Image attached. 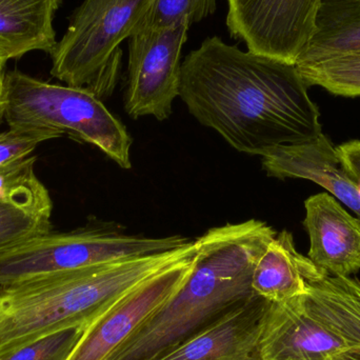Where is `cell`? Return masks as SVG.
<instances>
[{
    "label": "cell",
    "mask_w": 360,
    "mask_h": 360,
    "mask_svg": "<svg viewBox=\"0 0 360 360\" xmlns=\"http://www.w3.org/2000/svg\"><path fill=\"white\" fill-rule=\"evenodd\" d=\"M276 231L250 219L210 229L195 241L192 272L110 360H152L254 295V266Z\"/></svg>",
    "instance_id": "7a4b0ae2"
},
{
    "label": "cell",
    "mask_w": 360,
    "mask_h": 360,
    "mask_svg": "<svg viewBox=\"0 0 360 360\" xmlns=\"http://www.w3.org/2000/svg\"><path fill=\"white\" fill-rule=\"evenodd\" d=\"M84 330H63L21 347L0 360H67Z\"/></svg>",
    "instance_id": "7402d4cb"
},
{
    "label": "cell",
    "mask_w": 360,
    "mask_h": 360,
    "mask_svg": "<svg viewBox=\"0 0 360 360\" xmlns=\"http://www.w3.org/2000/svg\"><path fill=\"white\" fill-rule=\"evenodd\" d=\"M330 360H360V346H351L334 355Z\"/></svg>",
    "instance_id": "cb8c5ba5"
},
{
    "label": "cell",
    "mask_w": 360,
    "mask_h": 360,
    "mask_svg": "<svg viewBox=\"0 0 360 360\" xmlns=\"http://www.w3.org/2000/svg\"><path fill=\"white\" fill-rule=\"evenodd\" d=\"M309 88L319 86L331 94L360 96V52L296 65Z\"/></svg>",
    "instance_id": "d6986e66"
},
{
    "label": "cell",
    "mask_w": 360,
    "mask_h": 360,
    "mask_svg": "<svg viewBox=\"0 0 360 360\" xmlns=\"http://www.w3.org/2000/svg\"><path fill=\"white\" fill-rule=\"evenodd\" d=\"M266 304L254 294L152 360H260V327Z\"/></svg>",
    "instance_id": "8fae6325"
},
{
    "label": "cell",
    "mask_w": 360,
    "mask_h": 360,
    "mask_svg": "<svg viewBox=\"0 0 360 360\" xmlns=\"http://www.w3.org/2000/svg\"><path fill=\"white\" fill-rule=\"evenodd\" d=\"M266 175L278 179L311 180L344 203L360 219V194L348 176L327 135L307 143L281 146L262 156Z\"/></svg>",
    "instance_id": "4fadbf2b"
},
{
    "label": "cell",
    "mask_w": 360,
    "mask_h": 360,
    "mask_svg": "<svg viewBox=\"0 0 360 360\" xmlns=\"http://www.w3.org/2000/svg\"><path fill=\"white\" fill-rule=\"evenodd\" d=\"M349 347L309 312L304 296L268 302L260 327V360H330Z\"/></svg>",
    "instance_id": "30bf717a"
},
{
    "label": "cell",
    "mask_w": 360,
    "mask_h": 360,
    "mask_svg": "<svg viewBox=\"0 0 360 360\" xmlns=\"http://www.w3.org/2000/svg\"><path fill=\"white\" fill-rule=\"evenodd\" d=\"M61 139L56 133L8 128L0 133V175L18 168L44 141Z\"/></svg>",
    "instance_id": "44dd1931"
},
{
    "label": "cell",
    "mask_w": 360,
    "mask_h": 360,
    "mask_svg": "<svg viewBox=\"0 0 360 360\" xmlns=\"http://www.w3.org/2000/svg\"><path fill=\"white\" fill-rule=\"evenodd\" d=\"M188 237L126 234L114 224H89L70 232L44 233L0 252V287L136 256L186 247Z\"/></svg>",
    "instance_id": "8992f818"
},
{
    "label": "cell",
    "mask_w": 360,
    "mask_h": 360,
    "mask_svg": "<svg viewBox=\"0 0 360 360\" xmlns=\"http://www.w3.org/2000/svg\"><path fill=\"white\" fill-rule=\"evenodd\" d=\"M323 0H228L226 25L248 50L296 65L316 31Z\"/></svg>",
    "instance_id": "ba28073f"
},
{
    "label": "cell",
    "mask_w": 360,
    "mask_h": 360,
    "mask_svg": "<svg viewBox=\"0 0 360 360\" xmlns=\"http://www.w3.org/2000/svg\"><path fill=\"white\" fill-rule=\"evenodd\" d=\"M308 89L296 65L239 50L217 36L203 40L180 68L179 97L188 113L252 156L323 134Z\"/></svg>",
    "instance_id": "6da1fadb"
},
{
    "label": "cell",
    "mask_w": 360,
    "mask_h": 360,
    "mask_svg": "<svg viewBox=\"0 0 360 360\" xmlns=\"http://www.w3.org/2000/svg\"><path fill=\"white\" fill-rule=\"evenodd\" d=\"M32 155L0 175V252L52 231L50 193L36 175Z\"/></svg>",
    "instance_id": "5bb4252c"
},
{
    "label": "cell",
    "mask_w": 360,
    "mask_h": 360,
    "mask_svg": "<svg viewBox=\"0 0 360 360\" xmlns=\"http://www.w3.org/2000/svg\"><path fill=\"white\" fill-rule=\"evenodd\" d=\"M309 312L351 346H360V283L326 275L304 295Z\"/></svg>",
    "instance_id": "e0dca14e"
},
{
    "label": "cell",
    "mask_w": 360,
    "mask_h": 360,
    "mask_svg": "<svg viewBox=\"0 0 360 360\" xmlns=\"http://www.w3.org/2000/svg\"><path fill=\"white\" fill-rule=\"evenodd\" d=\"M4 120L8 128L69 135L98 148L124 170L132 168V139L101 98L86 89L49 84L22 72L4 73Z\"/></svg>",
    "instance_id": "277c9868"
},
{
    "label": "cell",
    "mask_w": 360,
    "mask_h": 360,
    "mask_svg": "<svg viewBox=\"0 0 360 360\" xmlns=\"http://www.w3.org/2000/svg\"><path fill=\"white\" fill-rule=\"evenodd\" d=\"M63 0H0V59L4 63L32 51L51 54L57 44L53 27Z\"/></svg>",
    "instance_id": "2e32d148"
},
{
    "label": "cell",
    "mask_w": 360,
    "mask_h": 360,
    "mask_svg": "<svg viewBox=\"0 0 360 360\" xmlns=\"http://www.w3.org/2000/svg\"><path fill=\"white\" fill-rule=\"evenodd\" d=\"M326 275L308 256L297 251L293 235L283 230L256 262L252 290L266 302H287L306 295L309 285Z\"/></svg>",
    "instance_id": "9a60e30c"
},
{
    "label": "cell",
    "mask_w": 360,
    "mask_h": 360,
    "mask_svg": "<svg viewBox=\"0 0 360 360\" xmlns=\"http://www.w3.org/2000/svg\"><path fill=\"white\" fill-rule=\"evenodd\" d=\"M4 65L6 63L0 59V124L4 120V110H2V88H4Z\"/></svg>",
    "instance_id": "d4e9b609"
},
{
    "label": "cell",
    "mask_w": 360,
    "mask_h": 360,
    "mask_svg": "<svg viewBox=\"0 0 360 360\" xmlns=\"http://www.w3.org/2000/svg\"><path fill=\"white\" fill-rule=\"evenodd\" d=\"M188 27L184 20L166 29L139 31L129 38L124 105L133 120L152 116L164 122L172 115Z\"/></svg>",
    "instance_id": "52a82bcc"
},
{
    "label": "cell",
    "mask_w": 360,
    "mask_h": 360,
    "mask_svg": "<svg viewBox=\"0 0 360 360\" xmlns=\"http://www.w3.org/2000/svg\"><path fill=\"white\" fill-rule=\"evenodd\" d=\"M304 226L310 240L308 257L330 276L351 277L360 270V219L335 197L319 193L304 202Z\"/></svg>",
    "instance_id": "7c38bea8"
},
{
    "label": "cell",
    "mask_w": 360,
    "mask_h": 360,
    "mask_svg": "<svg viewBox=\"0 0 360 360\" xmlns=\"http://www.w3.org/2000/svg\"><path fill=\"white\" fill-rule=\"evenodd\" d=\"M195 251L135 288L89 326L67 360L111 359L130 336L184 285L194 266Z\"/></svg>",
    "instance_id": "9c48e42d"
},
{
    "label": "cell",
    "mask_w": 360,
    "mask_h": 360,
    "mask_svg": "<svg viewBox=\"0 0 360 360\" xmlns=\"http://www.w3.org/2000/svg\"><path fill=\"white\" fill-rule=\"evenodd\" d=\"M195 250L186 247L0 287V356L63 330H86L124 296Z\"/></svg>",
    "instance_id": "3957f363"
},
{
    "label": "cell",
    "mask_w": 360,
    "mask_h": 360,
    "mask_svg": "<svg viewBox=\"0 0 360 360\" xmlns=\"http://www.w3.org/2000/svg\"><path fill=\"white\" fill-rule=\"evenodd\" d=\"M216 6L217 0H152L136 32L166 29L184 20L191 25L213 14Z\"/></svg>",
    "instance_id": "ffe728a7"
},
{
    "label": "cell",
    "mask_w": 360,
    "mask_h": 360,
    "mask_svg": "<svg viewBox=\"0 0 360 360\" xmlns=\"http://www.w3.org/2000/svg\"><path fill=\"white\" fill-rule=\"evenodd\" d=\"M360 52V0H323L316 31L295 65Z\"/></svg>",
    "instance_id": "ac0fdd59"
},
{
    "label": "cell",
    "mask_w": 360,
    "mask_h": 360,
    "mask_svg": "<svg viewBox=\"0 0 360 360\" xmlns=\"http://www.w3.org/2000/svg\"><path fill=\"white\" fill-rule=\"evenodd\" d=\"M151 1L84 0L51 52L53 77L109 97L117 82L120 44L136 32Z\"/></svg>",
    "instance_id": "5b68a950"
},
{
    "label": "cell",
    "mask_w": 360,
    "mask_h": 360,
    "mask_svg": "<svg viewBox=\"0 0 360 360\" xmlns=\"http://www.w3.org/2000/svg\"><path fill=\"white\" fill-rule=\"evenodd\" d=\"M338 160L345 172L359 188L360 194V141H350L336 148Z\"/></svg>",
    "instance_id": "603a6c76"
}]
</instances>
